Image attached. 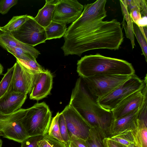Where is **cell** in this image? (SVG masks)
<instances>
[{
	"label": "cell",
	"mask_w": 147,
	"mask_h": 147,
	"mask_svg": "<svg viewBox=\"0 0 147 147\" xmlns=\"http://www.w3.org/2000/svg\"><path fill=\"white\" fill-rule=\"evenodd\" d=\"M106 0L85 4L80 17L67 29L61 48L65 56H80L87 51L98 49L116 50L123 41V28L116 19L103 20L107 16Z\"/></svg>",
	"instance_id": "cell-1"
},
{
	"label": "cell",
	"mask_w": 147,
	"mask_h": 147,
	"mask_svg": "<svg viewBox=\"0 0 147 147\" xmlns=\"http://www.w3.org/2000/svg\"><path fill=\"white\" fill-rule=\"evenodd\" d=\"M91 126L98 127L107 137L114 119L111 111L102 108L90 93L82 78L80 77L73 89L68 104Z\"/></svg>",
	"instance_id": "cell-2"
},
{
	"label": "cell",
	"mask_w": 147,
	"mask_h": 147,
	"mask_svg": "<svg viewBox=\"0 0 147 147\" xmlns=\"http://www.w3.org/2000/svg\"><path fill=\"white\" fill-rule=\"evenodd\" d=\"M77 71L82 78L100 75L131 76L135 73L131 63L99 53L82 57L78 61Z\"/></svg>",
	"instance_id": "cell-3"
},
{
	"label": "cell",
	"mask_w": 147,
	"mask_h": 147,
	"mask_svg": "<svg viewBox=\"0 0 147 147\" xmlns=\"http://www.w3.org/2000/svg\"><path fill=\"white\" fill-rule=\"evenodd\" d=\"M52 119V113L45 102L37 103L28 108L22 122L26 133L30 137L48 134Z\"/></svg>",
	"instance_id": "cell-4"
},
{
	"label": "cell",
	"mask_w": 147,
	"mask_h": 147,
	"mask_svg": "<svg viewBox=\"0 0 147 147\" xmlns=\"http://www.w3.org/2000/svg\"><path fill=\"white\" fill-rule=\"evenodd\" d=\"M147 84L146 75L142 80L135 74L116 89L97 100L104 109L109 111L114 109L126 97L135 92L143 89Z\"/></svg>",
	"instance_id": "cell-5"
},
{
	"label": "cell",
	"mask_w": 147,
	"mask_h": 147,
	"mask_svg": "<svg viewBox=\"0 0 147 147\" xmlns=\"http://www.w3.org/2000/svg\"><path fill=\"white\" fill-rule=\"evenodd\" d=\"M28 109L21 108L8 115L0 113V136L20 143L29 137L22 124Z\"/></svg>",
	"instance_id": "cell-6"
},
{
	"label": "cell",
	"mask_w": 147,
	"mask_h": 147,
	"mask_svg": "<svg viewBox=\"0 0 147 147\" xmlns=\"http://www.w3.org/2000/svg\"><path fill=\"white\" fill-rule=\"evenodd\" d=\"M131 75H100L82 78L97 101L112 92Z\"/></svg>",
	"instance_id": "cell-7"
},
{
	"label": "cell",
	"mask_w": 147,
	"mask_h": 147,
	"mask_svg": "<svg viewBox=\"0 0 147 147\" xmlns=\"http://www.w3.org/2000/svg\"><path fill=\"white\" fill-rule=\"evenodd\" d=\"M9 33L16 40L33 47L45 43L47 40L45 28L38 24L34 18L29 15L21 26Z\"/></svg>",
	"instance_id": "cell-8"
},
{
	"label": "cell",
	"mask_w": 147,
	"mask_h": 147,
	"mask_svg": "<svg viewBox=\"0 0 147 147\" xmlns=\"http://www.w3.org/2000/svg\"><path fill=\"white\" fill-rule=\"evenodd\" d=\"M84 6L76 0H59L53 11L52 21L63 24L74 22L80 16Z\"/></svg>",
	"instance_id": "cell-9"
},
{
	"label": "cell",
	"mask_w": 147,
	"mask_h": 147,
	"mask_svg": "<svg viewBox=\"0 0 147 147\" xmlns=\"http://www.w3.org/2000/svg\"><path fill=\"white\" fill-rule=\"evenodd\" d=\"M61 112L65 119L70 137L73 135L86 140L91 126L69 105Z\"/></svg>",
	"instance_id": "cell-10"
},
{
	"label": "cell",
	"mask_w": 147,
	"mask_h": 147,
	"mask_svg": "<svg viewBox=\"0 0 147 147\" xmlns=\"http://www.w3.org/2000/svg\"><path fill=\"white\" fill-rule=\"evenodd\" d=\"M12 90L26 94H30L33 86L36 73L26 65L16 59Z\"/></svg>",
	"instance_id": "cell-11"
},
{
	"label": "cell",
	"mask_w": 147,
	"mask_h": 147,
	"mask_svg": "<svg viewBox=\"0 0 147 147\" xmlns=\"http://www.w3.org/2000/svg\"><path fill=\"white\" fill-rule=\"evenodd\" d=\"M147 87L146 84L142 89L126 97L112 110L114 119L121 118L140 108L147 99Z\"/></svg>",
	"instance_id": "cell-12"
},
{
	"label": "cell",
	"mask_w": 147,
	"mask_h": 147,
	"mask_svg": "<svg viewBox=\"0 0 147 147\" xmlns=\"http://www.w3.org/2000/svg\"><path fill=\"white\" fill-rule=\"evenodd\" d=\"M53 76L48 69L37 72L30 94L31 99L39 100L49 95L52 88Z\"/></svg>",
	"instance_id": "cell-13"
},
{
	"label": "cell",
	"mask_w": 147,
	"mask_h": 147,
	"mask_svg": "<svg viewBox=\"0 0 147 147\" xmlns=\"http://www.w3.org/2000/svg\"><path fill=\"white\" fill-rule=\"evenodd\" d=\"M27 95L12 90L0 98V113L8 115L21 109Z\"/></svg>",
	"instance_id": "cell-14"
},
{
	"label": "cell",
	"mask_w": 147,
	"mask_h": 147,
	"mask_svg": "<svg viewBox=\"0 0 147 147\" xmlns=\"http://www.w3.org/2000/svg\"><path fill=\"white\" fill-rule=\"evenodd\" d=\"M141 107L126 115L114 119L110 128L109 137L114 134L123 131L135 132L137 120Z\"/></svg>",
	"instance_id": "cell-15"
},
{
	"label": "cell",
	"mask_w": 147,
	"mask_h": 147,
	"mask_svg": "<svg viewBox=\"0 0 147 147\" xmlns=\"http://www.w3.org/2000/svg\"><path fill=\"white\" fill-rule=\"evenodd\" d=\"M0 46L6 49L7 48L15 47L22 49L32 54L36 59L40 52L33 47L24 44L16 40L9 32L0 36Z\"/></svg>",
	"instance_id": "cell-16"
},
{
	"label": "cell",
	"mask_w": 147,
	"mask_h": 147,
	"mask_svg": "<svg viewBox=\"0 0 147 147\" xmlns=\"http://www.w3.org/2000/svg\"><path fill=\"white\" fill-rule=\"evenodd\" d=\"M59 0H46L44 6L38 11L34 18L39 25L45 28L52 21V17L55 6Z\"/></svg>",
	"instance_id": "cell-17"
},
{
	"label": "cell",
	"mask_w": 147,
	"mask_h": 147,
	"mask_svg": "<svg viewBox=\"0 0 147 147\" xmlns=\"http://www.w3.org/2000/svg\"><path fill=\"white\" fill-rule=\"evenodd\" d=\"M136 123V129L133 135L134 144L137 147H147V125L138 119Z\"/></svg>",
	"instance_id": "cell-18"
},
{
	"label": "cell",
	"mask_w": 147,
	"mask_h": 147,
	"mask_svg": "<svg viewBox=\"0 0 147 147\" xmlns=\"http://www.w3.org/2000/svg\"><path fill=\"white\" fill-rule=\"evenodd\" d=\"M107 138L98 128L92 127L90 128L89 136L85 140L88 147H104L103 140Z\"/></svg>",
	"instance_id": "cell-19"
},
{
	"label": "cell",
	"mask_w": 147,
	"mask_h": 147,
	"mask_svg": "<svg viewBox=\"0 0 147 147\" xmlns=\"http://www.w3.org/2000/svg\"><path fill=\"white\" fill-rule=\"evenodd\" d=\"M45 29L47 40L60 38L63 36L67 29L66 24L52 21Z\"/></svg>",
	"instance_id": "cell-20"
},
{
	"label": "cell",
	"mask_w": 147,
	"mask_h": 147,
	"mask_svg": "<svg viewBox=\"0 0 147 147\" xmlns=\"http://www.w3.org/2000/svg\"><path fill=\"white\" fill-rule=\"evenodd\" d=\"M15 65L7 70L0 82V98L13 89Z\"/></svg>",
	"instance_id": "cell-21"
},
{
	"label": "cell",
	"mask_w": 147,
	"mask_h": 147,
	"mask_svg": "<svg viewBox=\"0 0 147 147\" xmlns=\"http://www.w3.org/2000/svg\"><path fill=\"white\" fill-rule=\"evenodd\" d=\"M27 15L13 16L5 26L2 27L6 32H10L16 30L21 26L26 21Z\"/></svg>",
	"instance_id": "cell-22"
},
{
	"label": "cell",
	"mask_w": 147,
	"mask_h": 147,
	"mask_svg": "<svg viewBox=\"0 0 147 147\" xmlns=\"http://www.w3.org/2000/svg\"><path fill=\"white\" fill-rule=\"evenodd\" d=\"M59 113L58 112L51 119L48 134L51 137L62 142H64L59 130L58 119Z\"/></svg>",
	"instance_id": "cell-23"
},
{
	"label": "cell",
	"mask_w": 147,
	"mask_h": 147,
	"mask_svg": "<svg viewBox=\"0 0 147 147\" xmlns=\"http://www.w3.org/2000/svg\"><path fill=\"white\" fill-rule=\"evenodd\" d=\"M133 27L134 35L139 43L142 49V55H144L147 62V40L141 32L138 26L133 22Z\"/></svg>",
	"instance_id": "cell-24"
},
{
	"label": "cell",
	"mask_w": 147,
	"mask_h": 147,
	"mask_svg": "<svg viewBox=\"0 0 147 147\" xmlns=\"http://www.w3.org/2000/svg\"><path fill=\"white\" fill-rule=\"evenodd\" d=\"M37 147H69L68 144L60 142L48 134L38 142Z\"/></svg>",
	"instance_id": "cell-25"
},
{
	"label": "cell",
	"mask_w": 147,
	"mask_h": 147,
	"mask_svg": "<svg viewBox=\"0 0 147 147\" xmlns=\"http://www.w3.org/2000/svg\"><path fill=\"white\" fill-rule=\"evenodd\" d=\"M5 50L14 55L16 59L25 61L36 60L32 54L22 49L10 47L6 49Z\"/></svg>",
	"instance_id": "cell-26"
},
{
	"label": "cell",
	"mask_w": 147,
	"mask_h": 147,
	"mask_svg": "<svg viewBox=\"0 0 147 147\" xmlns=\"http://www.w3.org/2000/svg\"><path fill=\"white\" fill-rule=\"evenodd\" d=\"M58 121L60 133L64 142L66 144H68L70 141V137L65 119L61 112L59 113Z\"/></svg>",
	"instance_id": "cell-27"
},
{
	"label": "cell",
	"mask_w": 147,
	"mask_h": 147,
	"mask_svg": "<svg viewBox=\"0 0 147 147\" xmlns=\"http://www.w3.org/2000/svg\"><path fill=\"white\" fill-rule=\"evenodd\" d=\"M122 27L123 28L125 32L126 37L129 39L131 42L132 49H133L136 46L135 43V38L133 27V21L131 18L126 24L125 20L123 18L121 23Z\"/></svg>",
	"instance_id": "cell-28"
},
{
	"label": "cell",
	"mask_w": 147,
	"mask_h": 147,
	"mask_svg": "<svg viewBox=\"0 0 147 147\" xmlns=\"http://www.w3.org/2000/svg\"><path fill=\"white\" fill-rule=\"evenodd\" d=\"M140 3V0L139 3L128 10L132 21L137 25L143 17L141 13Z\"/></svg>",
	"instance_id": "cell-29"
},
{
	"label": "cell",
	"mask_w": 147,
	"mask_h": 147,
	"mask_svg": "<svg viewBox=\"0 0 147 147\" xmlns=\"http://www.w3.org/2000/svg\"><path fill=\"white\" fill-rule=\"evenodd\" d=\"M44 137L41 136L30 137L20 143V147H37L38 142Z\"/></svg>",
	"instance_id": "cell-30"
},
{
	"label": "cell",
	"mask_w": 147,
	"mask_h": 147,
	"mask_svg": "<svg viewBox=\"0 0 147 147\" xmlns=\"http://www.w3.org/2000/svg\"><path fill=\"white\" fill-rule=\"evenodd\" d=\"M18 0H1L0 1V13L2 14L7 13L10 9L16 5Z\"/></svg>",
	"instance_id": "cell-31"
},
{
	"label": "cell",
	"mask_w": 147,
	"mask_h": 147,
	"mask_svg": "<svg viewBox=\"0 0 147 147\" xmlns=\"http://www.w3.org/2000/svg\"><path fill=\"white\" fill-rule=\"evenodd\" d=\"M69 147H88L85 140L72 135L70 136Z\"/></svg>",
	"instance_id": "cell-32"
},
{
	"label": "cell",
	"mask_w": 147,
	"mask_h": 147,
	"mask_svg": "<svg viewBox=\"0 0 147 147\" xmlns=\"http://www.w3.org/2000/svg\"><path fill=\"white\" fill-rule=\"evenodd\" d=\"M16 59L26 65L31 69L35 72H40L44 69L42 67L37 63L36 60H30L25 61Z\"/></svg>",
	"instance_id": "cell-33"
},
{
	"label": "cell",
	"mask_w": 147,
	"mask_h": 147,
	"mask_svg": "<svg viewBox=\"0 0 147 147\" xmlns=\"http://www.w3.org/2000/svg\"><path fill=\"white\" fill-rule=\"evenodd\" d=\"M123 18L128 22L131 18L129 13L126 0H119Z\"/></svg>",
	"instance_id": "cell-34"
},
{
	"label": "cell",
	"mask_w": 147,
	"mask_h": 147,
	"mask_svg": "<svg viewBox=\"0 0 147 147\" xmlns=\"http://www.w3.org/2000/svg\"><path fill=\"white\" fill-rule=\"evenodd\" d=\"M147 1L146 0H140V9L142 16L147 17Z\"/></svg>",
	"instance_id": "cell-35"
},
{
	"label": "cell",
	"mask_w": 147,
	"mask_h": 147,
	"mask_svg": "<svg viewBox=\"0 0 147 147\" xmlns=\"http://www.w3.org/2000/svg\"><path fill=\"white\" fill-rule=\"evenodd\" d=\"M108 141L110 147H123V146L108 137Z\"/></svg>",
	"instance_id": "cell-36"
},
{
	"label": "cell",
	"mask_w": 147,
	"mask_h": 147,
	"mask_svg": "<svg viewBox=\"0 0 147 147\" xmlns=\"http://www.w3.org/2000/svg\"><path fill=\"white\" fill-rule=\"evenodd\" d=\"M139 27L143 36L147 40V26H139Z\"/></svg>",
	"instance_id": "cell-37"
},
{
	"label": "cell",
	"mask_w": 147,
	"mask_h": 147,
	"mask_svg": "<svg viewBox=\"0 0 147 147\" xmlns=\"http://www.w3.org/2000/svg\"><path fill=\"white\" fill-rule=\"evenodd\" d=\"M103 143L104 147H110L108 142L107 138H105L103 139Z\"/></svg>",
	"instance_id": "cell-38"
},
{
	"label": "cell",
	"mask_w": 147,
	"mask_h": 147,
	"mask_svg": "<svg viewBox=\"0 0 147 147\" xmlns=\"http://www.w3.org/2000/svg\"><path fill=\"white\" fill-rule=\"evenodd\" d=\"M6 32L4 31L2 28V27H0V36L4 35Z\"/></svg>",
	"instance_id": "cell-39"
},
{
	"label": "cell",
	"mask_w": 147,
	"mask_h": 147,
	"mask_svg": "<svg viewBox=\"0 0 147 147\" xmlns=\"http://www.w3.org/2000/svg\"><path fill=\"white\" fill-rule=\"evenodd\" d=\"M3 70V67L2 65L0 63V75L2 74Z\"/></svg>",
	"instance_id": "cell-40"
},
{
	"label": "cell",
	"mask_w": 147,
	"mask_h": 147,
	"mask_svg": "<svg viewBox=\"0 0 147 147\" xmlns=\"http://www.w3.org/2000/svg\"><path fill=\"white\" fill-rule=\"evenodd\" d=\"M2 144H3V141L1 140V139H0V147H2Z\"/></svg>",
	"instance_id": "cell-41"
},
{
	"label": "cell",
	"mask_w": 147,
	"mask_h": 147,
	"mask_svg": "<svg viewBox=\"0 0 147 147\" xmlns=\"http://www.w3.org/2000/svg\"><path fill=\"white\" fill-rule=\"evenodd\" d=\"M123 146V147H126V146ZM137 147L135 145L132 146H131V147Z\"/></svg>",
	"instance_id": "cell-42"
}]
</instances>
